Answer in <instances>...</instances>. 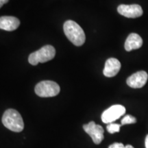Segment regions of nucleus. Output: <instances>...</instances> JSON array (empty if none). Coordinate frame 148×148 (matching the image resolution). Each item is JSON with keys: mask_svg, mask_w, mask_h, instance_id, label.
<instances>
[{"mask_svg": "<svg viewBox=\"0 0 148 148\" xmlns=\"http://www.w3.org/2000/svg\"><path fill=\"white\" fill-rule=\"evenodd\" d=\"M63 29L66 36L74 45L82 46L84 43L86 36L84 30L76 22L68 20L64 23Z\"/></svg>", "mask_w": 148, "mask_h": 148, "instance_id": "1", "label": "nucleus"}, {"mask_svg": "<svg viewBox=\"0 0 148 148\" xmlns=\"http://www.w3.org/2000/svg\"><path fill=\"white\" fill-rule=\"evenodd\" d=\"M1 120L3 125L12 132H20L24 128L23 118L19 112L14 109L5 110Z\"/></svg>", "mask_w": 148, "mask_h": 148, "instance_id": "2", "label": "nucleus"}, {"mask_svg": "<svg viewBox=\"0 0 148 148\" xmlns=\"http://www.w3.org/2000/svg\"><path fill=\"white\" fill-rule=\"evenodd\" d=\"M56 55L55 48L51 45H45L39 50L34 51L29 56L28 61L32 65H37L39 62L43 63L54 58Z\"/></svg>", "mask_w": 148, "mask_h": 148, "instance_id": "3", "label": "nucleus"}, {"mask_svg": "<svg viewBox=\"0 0 148 148\" xmlns=\"http://www.w3.org/2000/svg\"><path fill=\"white\" fill-rule=\"evenodd\" d=\"M60 88L56 82L50 80L40 82L35 86V92L41 97H51L58 95Z\"/></svg>", "mask_w": 148, "mask_h": 148, "instance_id": "4", "label": "nucleus"}, {"mask_svg": "<svg viewBox=\"0 0 148 148\" xmlns=\"http://www.w3.org/2000/svg\"><path fill=\"white\" fill-rule=\"evenodd\" d=\"M125 108L121 105L117 104L110 106L106 109L101 114V120L104 123H113L116 119H119L125 113Z\"/></svg>", "mask_w": 148, "mask_h": 148, "instance_id": "5", "label": "nucleus"}, {"mask_svg": "<svg viewBox=\"0 0 148 148\" xmlns=\"http://www.w3.org/2000/svg\"><path fill=\"white\" fill-rule=\"evenodd\" d=\"M83 129L93 140L94 143L99 145L103 140V130L102 126L100 125H97L94 121H90L88 124L83 125Z\"/></svg>", "mask_w": 148, "mask_h": 148, "instance_id": "6", "label": "nucleus"}, {"mask_svg": "<svg viewBox=\"0 0 148 148\" xmlns=\"http://www.w3.org/2000/svg\"><path fill=\"white\" fill-rule=\"evenodd\" d=\"M117 11L120 14L127 18L139 17L143 13V9L138 4H121L118 6Z\"/></svg>", "mask_w": 148, "mask_h": 148, "instance_id": "7", "label": "nucleus"}, {"mask_svg": "<svg viewBox=\"0 0 148 148\" xmlns=\"http://www.w3.org/2000/svg\"><path fill=\"white\" fill-rule=\"evenodd\" d=\"M148 75L145 71H140L130 75L127 79V84L133 88H140L144 86L147 82Z\"/></svg>", "mask_w": 148, "mask_h": 148, "instance_id": "8", "label": "nucleus"}, {"mask_svg": "<svg viewBox=\"0 0 148 148\" xmlns=\"http://www.w3.org/2000/svg\"><path fill=\"white\" fill-rule=\"evenodd\" d=\"M121 69V62L117 59L114 58H108L106 61L103 73L106 77H112L119 73Z\"/></svg>", "mask_w": 148, "mask_h": 148, "instance_id": "9", "label": "nucleus"}, {"mask_svg": "<svg viewBox=\"0 0 148 148\" xmlns=\"http://www.w3.org/2000/svg\"><path fill=\"white\" fill-rule=\"evenodd\" d=\"M20 25V21L14 16H3L0 17V29L5 31H14Z\"/></svg>", "mask_w": 148, "mask_h": 148, "instance_id": "10", "label": "nucleus"}, {"mask_svg": "<svg viewBox=\"0 0 148 148\" xmlns=\"http://www.w3.org/2000/svg\"><path fill=\"white\" fill-rule=\"evenodd\" d=\"M143 45V39L138 34L131 33L125 42V49L127 51L137 49Z\"/></svg>", "mask_w": 148, "mask_h": 148, "instance_id": "11", "label": "nucleus"}, {"mask_svg": "<svg viewBox=\"0 0 148 148\" xmlns=\"http://www.w3.org/2000/svg\"><path fill=\"white\" fill-rule=\"evenodd\" d=\"M120 127H121V125L117 124V123H108V125H107L106 129L109 133H110V134H114V133L115 132H119Z\"/></svg>", "mask_w": 148, "mask_h": 148, "instance_id": "12", "label": "nucleus"}, {"mask_svg": "<svg viewBox=\"0 0 148 148\" xmlns=\"http://www.w3.org/2000/svg\"><path fill=\"white\" fill-rule=\"evenodd\" d=\"M136 122V119L130 114L125 115L121 120V125H127V124H132Z\"/></svg>", "mask_w": 148, "mask_h": 148, "instance_id": "13", "label": "nucleus"}, {"mask_svg": "<svg viewBox=\"0 0 148 148\" xmlns=\"http://www.w3.org/2000/svg\"><path fill=\"white\" fill-rule=\"evenodd\" d=\"M108 148H125V146L121 143H114L109 146Z\"/></svg>", "mask_w": 148, "mask_h": 148, "instance_id": "14", "label": "nucleus"}, {"mask_svg": "<svg viewBox=\"0 0 148 148\" xmlns=\"http://www.w3.org/2000/svg\"><path fill=\"white\" fill-rule=\"evenodd\" d=\"M9 0H0V8L3 6L5 3H8Z\"/></svg>", "mask_w": 148, "mask_h": 148, "instance_id": "15", "label": "nucleus"}, {"mask_svg": "<svg viewBox=\"0 0 148 148\" xmlns=\"http://www.w3.org/2000/svg\"><path fill=\"white\" fill-rule=\"evenodd\" d=\"M145 144V148H148V134L146 136Z\"/></svg>", "mask_w": 148, "mask_h": 148, "instance_id": "16", "label": "nucleus"}, {"mask_svg": "<svg viewBox=\"0 0 148 148\" xmlns=\"http://www.w3.org/2000/svg\"><path fill=\"white\" fill-rule=\"evenodd\" d=\"M125 148H134V147L131 145H127L126 146H125Z\"/></svg>", "mask_w": 148, "mask_h": 148, "instance_id": "17", "label": "nucleus"}]
</instances>
